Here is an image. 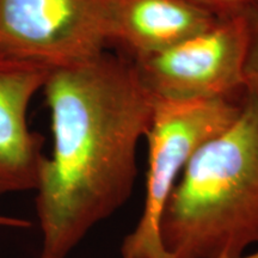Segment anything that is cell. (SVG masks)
<instances>
[{
    "mask_svg": "<svg viewBox=\"0 0 258 258\" xmlns=\"http://www.w3.org/2000/svg\"><path fill=\"white\" fill-rule=\"evenodd\" d=\"M203 8L208 9L218 17L241 15L244 11L256 4L258 0H194Z\"/></svg>",
    "mask_w": 258,
    "mask_h": 258,
    "instance_id": "cell-9",
    "label": "cell"
},
{
    "mask_svg": "<svg viewBox=\"0 0 258 258\" xmlns=\"http://www.w3.org/2000/svg\"><path fill=\"white\" fill-rule=\"evenodd\" d=\"M49 71L0 59V196L35 191L47 156L44 138L31 131L28 109Z\"/></svg>",
    "mask_w": 258,
    "mask_h": 258,
    "instance_id": "cell-6",
    "label": "cell"
},
{
    "mask_svg": "<svg viewBox=\"0 0 258 258\" xmlns=\"http://www.w3.org/2000/svg\"><path fill=\"white\" fill-rule=\"evenodd\" d=\"M219 18L194 0H112L111 46L137 61L206 30Z\"/></svg>",
    "mask_w": 258,
    "mask_h": 258,
    "instance_id": "cell-7",
    "label": "cell"
},
{
    "mask_svg": "<svg viewBox=\"0 0 258 258\" xmlns=\"http://www.w3.org/2000/svg\"><path fill=\"white\" fill-rule=\"evenodd\" d=\"M215 258H258V250L250 254H239V256H219Z\"/></svg>",
    "mask_w": 258,
    "mask_h": 258,
    "instance_id": "cell-11",
    "label": "cell"
},
{
    "mask_svg": "<svg viewBox=\"0 0 258 258\" xmlns=\"http://www.w3.org/2000/svg\"><path fill=\"white\" fill-rule=\"evenodd\" d=\"M246 41L244 15L228 16L169 49L132 61L154 97H244Z\"/></svg>",
    "mask_w": 258,
    "mask_h": 258,
    "instance_id": "cell-5",
    "label": "cell"
},
{
    "mask_svg": "<svg viewBox=\"0 0 258 258\" xmlns=\"http://www.w3.org/2000/svg\"><path fill=\"white\" fill-rule=\"evenodd\" d=\"M244 97L170 99L154 97L150 127L146 194L143 213L124 238L122 258H170L160 240L163 209L180 173L196 151L239 116Z\"/></svg>",
    "mask_w": 258,
    "mask_h": 258,
    "instance_id": "cell-3",
    "label": "cell"
},
{
    "mask_svg": "<svg viewBox=\"0 0 258 258\" xmlns=\"http://www.w3.org/2000/svg\"><path fill=\"white\" fill-rule=\"evenodd\" d=\"M170 258L239 256L258 245V103L245 93L230 127L196 151L163 209Z\"/></svg>",
    "mask_w": 258,
    "mask_h": 258,
    "instance_id": "cell-2",
    "label": "cell"
},
{
    "mask_svg": "<svg viewBox=\"0 0 258 258\" xmlns=\"http://www.w3.org/2000/svg\"><path fill=\"white\" fill-rule=\"evenodd\" d=\"M247 41L244 61V91L258 103V2L243 12Z\"/></svg>",
    "mask_w": 258,
    "mask_h": 258,
    "instance_id": "cell-8",
    "label": "cell"
},
{
    "mask_svg": "<svg viewBox=\"0 0 258 258\" xmlns=\"http://www.w3.org/2000/svg\"><path fill=\"white\" fill-rule=\"evenodd\" d=\"M0 226L2 227H11V228H19V230H25L30 228L32 224L27 219L8 217V215L0 214Z\"/></svg>",
    "mask_w": 258,
    "mask_h": 258,
    "instance_id": "cell-10",
    "label": "cell"
},
{
    "mask_svg": "<svg viewBox=\"0 0 258 258\" xmlns=\"http://www.w3.org/2000/svg\"><path fill=\"white\" fill-rule=\"evenodd\" d=\"M42 90L53 151L35 190L42 234L38 258H67L131 198L154 96L133 61L108 50L79 66L53 71Z\"/></svg>",
    "mask_w": 258,
    "mask_h": 258,
    "instance_id": "cell-1",
    "label": "cell"
},
{
    "mask_svg": "<svg viewBox=\"0 0 258 258\" xmlns=\"http://www.w3.org/2000/svg\"><path fill=\"white\" fill-rule=\"evenodd\" d=\"M112 0H0V59L49 72L111 47Z\"/></svg>",
    "mask_w": 258,
    "mask_h": 258,
    "instance_id": "cell-4",
    "label": "cell"
}]
</instances>
